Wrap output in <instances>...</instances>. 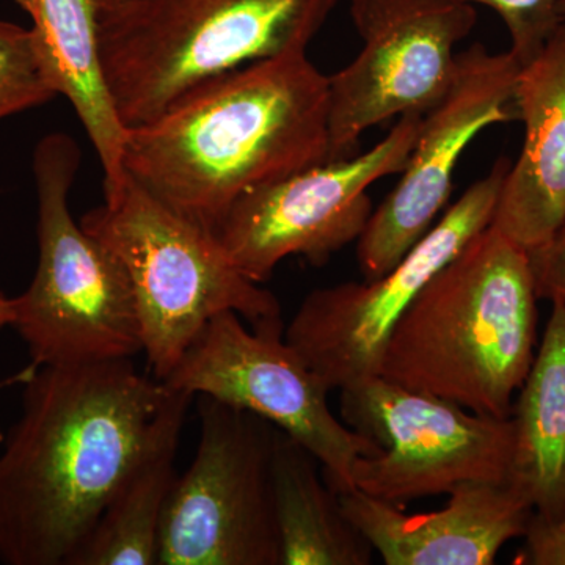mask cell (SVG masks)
Here are the masks:
<instances>
[{
    "label": "cell",
    "mask_w": 565,
    "mask_h": 565,
    "mask_svg": "<svg viewBox=\"0 0 565 565\" xmlns=\"http://www.w3.org/2000/svg\"><path fill=\"white\" fill-rule=\"evenodd\" d=\"M20 418L0 444V563L70 565L134 463L192 394L132 360L22 375Z\"/></svg>",
    "instance_id": "1"
},
{
    "label": "cell",
    "mask_w": 565,
    "mask_h": 565,
    "mask_svg": "<svg viewBox=\"0 0 565 565\" xmlns=\"http://www.w3.org/2000/svg\"><path fill=\"white\" fill-rule=\"evenodd\" d=\"M330 162L329 76L307 51L233 71L125 137V172L217 233L234 203Z\"/></svg>",
    "instance_id": "2"
},
{
    "label": "cell",
    "mask_w": 565,
    "mask_h": 565,
    "mask_svg": "<svg viewBox=\"0 0 565 565\" xmlns=\"http://www.w3.org/2000/svg\"><path fill=\"white\" fill-rule=\"evenodd\" d=\"M537 300L530 255L489 226L401 316L381 375L475 414L511 418L534 362Z\"/></svg>",
    "instance_id": "3"
},
{
    "label": "cell",
    "mask_w": 565,
    "mask_h": 565,
    "mask_svg": "<svg viewBox=\"0 0 565 565\" xmlns=\"http://www.w3.org/2000/svg\"><path fill=\"white\" fill-rule=\"evenodd\" d=\"M338 0H98L99 57L126 131L233 71L307 51Z\"/></svg>",
    "instance_id": "4"
},
{
    "label": "cell",
    "mask_w": 565,
    "mask_h": 565,
    "mask_svg": "<svg viewBox=\"0 0 565 565\" xmlns=\"http://www.w3.org/2000/svg\"><path fill=\"white\" fill-rule=\"evenodd\" d=\"M79 222L128 275L148 373L158 381L172 374L204 327L225 311L239 315L255 332L285 333L277 296L237 270L217 234L131 177Z\"/></svg>",
    "instance_id": "5"
},
{
    "label": "cell",
    "mask_w": 565,
    "mask_h": 565,
    "mask_svg": "<svg viewBox=\"0 0 565 565\" xmlns=\"http://www.w3.org/2000/svg\"><path fill=\"white\" fill-rule=\"evenodd\" d=\"M79 166V145L68 134H50L33 152L39 264L29 288L13 299L11 322L28 345L29 370L134 360L143 352L128 275L71 215Z\"/></svg>",
    "instance_id": "6"
},
{
    "label": "cell",
    "mask_w": 565,
    "mask_h": 565,
    "mask_svg": "<svg viewBox=\"0 0 565 565\" xmlns=\"http://www.w3.org/2000/svg\"><path fill=\"white\" fill-rule=\"evenodd\" d=\"M200 440L163 514L159 565H281L273 497L278 427L200 394Z\"/></svg>",
    "instance_id": "7"
},
{
    "label": "cell",
    "mask_w": 565,
    "mask_h": 565,
    "mask_svg": "<svg viewBox=\"0 0 565 565\" xmlns=\"http://www.w3.org/2000/svg\"><path fill=\"white\" fill-rule=\"evenodd\" d=\"M340 392L343 422L382 448L355 463L360 492L401 508L462 484L511 479L512 418L475 414L382 375Z\"/></svg>",
    "instance_id": "8"
},
{
    "label": "cell",
    "mask_w": 565,
    "mask_h": 565,
    "mask_svg": "<svg viewBox=\"0 0 565 565\" xmlns=\"http://www.w3.org/2000/svg\"><path fill=\"white\" fill-rule=\"evenodd\" d=\"M509 167L508 158L498 159L390 273L315 289L305 297L286 327L285 341L330 392L381 375L401 316L441 267L492 225Z\"/></svg>",
    "instance_id": "9"
},
{
    "label": "cell",
    "mask_w": 565,
    "mask_h": 565,
    "mask_svg": "<svg viewBox=\"0 0 565 565\" xmlns=\"http://www.w3.org/2000/svg\"><path fill=\"white\" fill-rule=\"evenodd\" d=\"M162 382L273 423L321 462L323 478L337 493L355 489V463L382 449L330 411V390L285 334L255 332L234 311L215 316Z\"/></svg>",
    "instance_id": "10"
},
{
    "label": "cell",
    "mask_w": 565,
    "mask_h": 565,
    "mask_svg": "<svg viewBox=\"0 0 565 565\" xmlns=\"http://www.w3.org/2000/svg\"><path fill=\"white\" fill-rule=\"evenodd\" d=\"M351 20L363 46L329 76L330 162L359 154L373 126L444 99L478 13L463 0H351Z\"/></svg>",
    "instance_id": "11"
},
{
    "label": "cell",
    "mask_w": 565,
    "mask_h": 565,
    "mask_svg": "<svg viewBox=\"0 0 565 565\" xmlns=\"http://www.w3.org/2000/svg\"><path fill=\"white\" fill-rule=\"evenodd\" d=\"M423 117H401L388 136L363 154L319 163L247 193L215 233L230 262L263 285L289 256L322 266L359 241L374 211L367 189L403 173Z\"/></svg>",
    "instance_id": "12"
},
{
    "label": "cell",
    "mask_w": 565,
    "mask_h": 565,
    "mask_svg": "<svg viewBox=\"0 0 565 565\" xmlns=\"http://www.w3.org/2000/svg\"><path fill=\"white\" fill-rule=\"evenodd\" d=\"M522 66L511 51L493 54L481 43L457 54L451 85L424 115L403 177L356 241L364 280L390 273L433 228L451 195L457 162L475 137L515 117Z\"/></svg>",
    "instance_id": "13"
},
{
    "label": "cell",
    "mask_w": 565,
    "mask_h": 565,
    "mask_svg": "<svg viewBox=\"0 0 565 565\" xmlns=\"http://www.w3.org/2000/svg\"><path fill=\"white\" fill-rule=\"evenodd\" d=\"M449 494L446 508L415 515L356 489L338 498L386 565H492L508 542L525 535L534 515L509 482H471Z\"/></svg>",
    "instance_id": "14"
},
{
    "label": "cell",
    "mask_w": 565,
    "mask_h": 565,
    "mask_svg": "<svg viewBox=\"0 0 565 565\" xmlns=\"http://www.w3.org/2000/svg\"><path fill=\"white\" fill-rule=\"evenodd\" d=\"M514 107L525 139L505 174L490 226L530 253L548 243L565 221V22L522 66Z\"/></svg>",
    "instance_id": "15"
},
{
    "label": "cell",
    "mask_w": 565,
    "mask_h": 565,
    "mask_svg": "<svg viewBox=\"0 0 565 565\" xmlns=\"http://www.w3.org/2000/svg\"><path fill=\"white\" fill-rule=\"evenodd\" d=\"M31 17L33 39L57 95L65 96L90 137L104 172V199L120 191L126 128L104 81L98 0H17Z\"/></svg>",
    "instance_id": "16"
},
{
    "label": "cell",
    "mask_w": 565,
    "mask_h": 565,
    "mask_svg": "<svg viewBox=\"0 0 565 565\" xmlns=\"http://www.w3.org/2000/svg\"><path fill=\"white\" fill-rule=\"evenodd\" d=\"M544 338L512 405L514 457L509 484L535 519L565 516V300H552Z\"/></svg>",
    "instance_id": "17"
},
{
    "label": "cell",
    "mask_w": 565,
    "mask_h": 565,
    "mask_svg": "<svg viewBox=\"0 0 565 565\" xmlns=\"http://www.w3.org/2000/svg\"><path fill=\"white\" fill-rule=\"evenodd\" d=\"M273 497L281 565L373 563V545L344 515L321 462L280 429L274 441Z\"/></svg>",
    "instance_id": "18"
},
{
    "label": "cell",
    "mask_w": 565,
    "mask_h": 565,
    "mask_svg": "<svg viewBox=\"0 0 565 565\" xmlns=\"http://www.w3.org/2000/svg\"><path fill=\"white\" fill-rule=\"evenodd\" d=\"M185 415L174 418L111 494L70 565H156L163 514L178 475Z\"/></svg>",
    "instance_id": "19"
},
{
    "label": "cell",
    "mask_w": 565,
    "mask_h": 565,
    "mask_svg": "<svg viewBox=\"0 0 565 565\" xmlns=\"http://www.w3.org/2000/svg\"><path fill=\"white\" fill-rule=\"evenodd\" d=\"M57 96L31 28L0 21V120Z\"/></svg>",
    "instance_id": "20"
},
{
    "label": "cell",
    "mask_w": 565,
    "mask_h": 565,
    "mask_svg": "<svg viewBox=\"0 0 565 565\" xmlns=\"http://www.w3.org/2000/svg\"><path fill=\"white\" fill-rule=\"evenodd\" d=\"M489 7L503 20L512 54L522 65L533 61L565 22L564 0H463Z\"/></svg>",
    "instance_id": "21"
},
{
    "label": "cell",
    "mask_w": 565,
    "mask_h": 565,
    "mask_svg": "<svg viewBox=\"0 0 565 565\" xmlns=\"http://www.w3.org/2000/svg\"><path fill=\"white\" fill-rule=\"evenodd\" d=\"M527 255L539 299L565 300V221L548 243Z\"/></svg>",
    "instance_id": "22"
},
{
    "label": "cell",
    "mask_w": 565,
    "mask_h": 565,
    "mask_svg": "<svg viewBox=\"0 0 565 565\" xmlns=\"http://www.w3.org/2000/svg\"><path fill=\"white\" fill-rule=\"evenodd\" d=\"M525 544L515 557L522 565H565V516L557 522L531 519Z\"/></svg>",
    "instance_id": "23"
},
{
    "label": "cell",
    "mask_w": 565,
    "mask_h": 565,
    "mask_svg": "<svg viewBox=\"0 0 565 565\" xmlns=\"http://www.w3.org/2000/svg\"><path fill=\"white\" fill-rule=\"evenodd\" d=\"M14 318L13 299L0 292V329L11 326Z\"/></svg>",
    "instance_id": "24"
},
{
    "label": "cell",
    "mask_w": 565,
    "mask_h": 565,
    "mask_svg": "<svg viewBox=\"0 0 565 565\" xmlns=\"http://www.w3.org/2000/svg\"><path fill=\"white\" fill-rule=\"evenodd\" d=\"M3 437L2 434H0V444H2Z\"/></svg>",
    "instance_id": "25"
},
{
    "label": "cell",
    "mask_w": 565,
    "mask_h": 565,
    "mask_svg": "<svg viewBox=\"0 0 565 565\" xmlns=\"http://www.w3.org/2000/svg\"><path fill=\"white\" fill-rule=\"evenodd\" d=\"M564 7H565V0H564Z\"/></svg>",
    "instance_id": "26"
}]
</instances>
